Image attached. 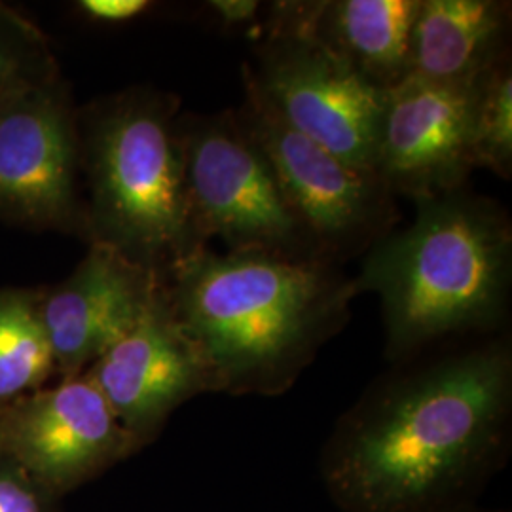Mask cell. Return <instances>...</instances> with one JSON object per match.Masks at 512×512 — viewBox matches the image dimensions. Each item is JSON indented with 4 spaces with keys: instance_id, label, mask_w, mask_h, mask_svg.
Segmentation results:
<instances>
[{
    "instance_id": "obj_4",
    "label": "cell",
    "mask_w": 512,
    "mask_h": 512,
    "mask_svg": "<svg viewBox=\"0 0 512 512\" xmlns=\"http://www.w3.org/2000/svg\"><path fill=\"white\" fill-rule=\"evenodd\" d=\"M179 97L129 88L78 110L86 241L164 277L203 247L186 196Z\"/></svg>"
},
{
    "instance_id": "obj_5",
    "label": "cell",
    "mask_w": 512,
    "mask_h": 512,
    "mask_svg": "<svg viewBox=\"0 0 512 512\" xmlns=\"http://www.w3.org/2000/svg\"><path fill=\"white\" fill-rule=\"evenodd\" d=\"M179 129L188 207L203 245L217 238L230 253L327 262L236 110L181 114Z\"/></svg>"
},
{
    "instance_id": "obj_16",
    "label": "cell",
    "mask_w": 512,
    "mask_h": 512,
    "mask_svg": "<svg viewBox=\"0 0 512 512\" xmlns=\"http://www.w3.org/2000/svg\"><path fill=\"white\" fill-rule=\"evenodd\" d=\"M471 152L475 167H486L501 179H511V57L495 65L476 84L471 110Z\"/></svg>"
},
{
    "instance_id": "obj_3",
    "label": "cell",
    "mask_w": 512,
    "mask_h": 512,
    "mask_svg": "<svg viewBox=\"0 0 512 512\" xmlns=\"http://www.w3.org/2000/svg\"><path fill=\"white\" fill-rule=\"evenodd\" d=\"M414 203L416 219L376 241L353 277L357 293L382 302L393 365L442 342L497 334L511 300L507 209L465 188Z\"/></svg>"
},
{
    "instance_id": "obj_14",
    "label": "cell",
    "mask_w": 512,
    "mask_h": 512,
    "mask_svg": "<svg viewBox=\"0 0 512 512\" xmlns=\"http://www.w3.org/2000/svg\"><path fill=\"white\" fill-rule=\"evenodd\" d=\"M311 35L382 92L408 74V50L420 0L294 2Z\"/></svg>"
},
{
    "instance_id": "obj_1",
    "label": "cell",
    "mask_w": 512,
    "mask_h": 512,
    "mask_svg": "<svg viewBox=\"0 0 512 512\" xmlns=\"http://www.w3.org/2000/svg\"><path fill=\"white\" fill-rule=\"evenodd\" d=\"M509 336L395 365L338 420L321 478L344 512H437L473 501L511 440Z\"/></svg>"
},
{
    "instance_id": "obj_7",
    "label": "cell",
    "mask_w": 512,
    "mask_h": 512,
    "mask_svg": "<svg viewBox=\"0 0 512 512\" xmlns=\"http://www.w3.org/2000/svg\"><path fill=\"white\" fill-rule=\"evenodd\" d=\"M241 78L239 122L266 154L296 217L327 262L340 266L363 256L397 228L401 215L395 196L376 173L342 162L302 135L281 118L243 69Z\"/></svg>"
},
{
    "instance_id": "obj_9",
    "label": "cell",
    "mask_w": 512,
    "mask_h": 512,
    "mask_svg": "<svg viewBox=\"0 0 512 512\" xmlns=\"http://www.w3.org/2000/svg\"><path fill=\"white\" fill-rule=\"evenodd\" d=\"M139 450L143 446L84 374L0 408V456L57 497Z\"/></svg>"
},
{
    "instance_id": "obj_20",
    "label": "cell",
    "mask_w": 512,
    "mask_h": 512,
    "mask_svg": "<svg viewBox=\"0 0 512 512\" xmlns=\"http://www.w3.org/2000/svg\"><path fill=\"white\" fill-rule=\"evenodd\" d=\"M215 23L226 31H256L262 23V2L258 0H211L205 4Z\"/></svg>"
},
{
    "instance_id": "obj_19",
    "label": "cell",
    "mask_w": 512,
    "mask_h": 512,
    "mask_svg": "<svg viewBox=\"0 0 512 512\" xmlns=\"http://www.w3.org/2000/svg\"><path fill=\"white\" fill-rule=\"evenodd\" d=\"M154 6L150 0H78L74 10L90 23L114 27L147 16Z\"/></svg>"
},
{
    "instance_id": "obj_6",
    "label": "cell",
    "mask_w": 512,
    "mask_h": 512,
    "mask_svg": "<svg viewBox=\"0 0 512 512\" xmlns=\"http://www.w3.org/2000/svg\"><path fill=\"white\" fill-rule=\"evenodd\" d=\"M243 63L281 118L342 162L376 173L385 93L311 35L294 2H274Z\"/></svg>"
},
{
    "instance_id": "obj_18",
    "label": "cell",
    "mask_w": 512,
    "mask_h": 512,
    "mask_svg": "<svg viewBox=\"0 0 512 512\" xmlns=\"http://www.w3.org/2000/svg\"><path fill=\"white\" fill-rule=\"evenodd\" d=\"M57 495L0 456V512H55Z\"/></svg>"
},
{
    "instance_id": "obj_15",
    "label": "cell",
    "mask_w": 512,
    "mask_h": 512,
    "mask_svg": "<svg viewBox=\"0 0 512 512\" xmlns=\"http://www.w3.org/2000/svg\"><path fill=\"white\" fill-rule=\"evenodd\" d=\"M54 374L37 291L0 289V408L42 389Z\"/></svg>"
},
{
    "instance_id": "obj_21",
    "label": "cell",
    "mask_w": 512,
    "mask_h": 512,
    "mask_svg": "<svg viewBox=\"0 0 512 512\" xmlns=\"http://www.w3.org/2000/svg\"><path fill=\"white\" fill-rule=\"evenodd\" d=\"M437 512H505V511H486V509H478L475 507L473 501H463L458 505H452V507H446V509H440Z\"/></svg>"
},
{
    "instance_id": "obj_17",
    "label": "cell",
    "mask_w": 512,
    "mask_h": 512,
    "mask_svg": "<svg viewBox=\"0 0 512 512\" xmlns=\"http://www.w3.org/2000/svg\"><path fill=\"white\" fill-rule=\"evenodd\" d=\"M61 73L46 35L31 19L0 2V99Z\"/></svg>"
},
{
    "instance_id": "obj_11",
    "label": "cell",
    "mask_w": 512,
    "mask_h": 512,
    "mask_svg": "<svg viewBox=\"0 0 512 512\" xmlns=\"http://www.w3.org/2000/svg\"><path fill=\"white\" fill-rule=\"evenodd\" d=\"M476 84L463 88L404 78L385 93L376 175L395 198L418 202L465 188L476 169L471 152Z\"/></svg>"
},
{
    "instance_id": "obj_10",
    "label": "cell",
    "mask_w": 512,
    "mask_h": 512,
    "mask_svg": "<svg viewBox=\"0 0 512 512\" xmlns=\"http://www.w3.org/2000/svg\"><path fill=\"white\" fill-rule=\"evenodd\" d=\"M84 376L143 448L171 414L203 393H215L202 353L179 325L164 279L145 315Z\"/></svg>"
},
{
    "instance_id": "obj_2",
    "label": "cell",
    "mask_w": 512,
    "mask_h": 512,
    "mask_svg": "<svg viewBox=\"0 0 512 512\" xmlns=\"http://www.w3.org/2000/svg\"><path fill=\"white\" fill-rule=\"evenodd\" d=\"M165 293L202 353L215 393L277 397L293 389L351 319L353 277L329 262L209 245L177 262Z\"/></svg>"
},
{
    "instance_id": "obj_13",
    "label": "cell",
    "mask_w": 512,
    "mask_h": 512,
    "mask_svg": "<svg viewBox=\"0 0 512 512\" xmlns=\"http://www.w3.org/2000/svg\"><path fill=\"white\" fill-rule=\"evenodd\" d=\"M511 14V2L503 0H420L406 78L475 86L511 57Z\"/></svg>"
},
{
    "instance_id": "obj_8",
    "label": "cell",
    "mask_w": 512,
    "mask_h": 512,
    "mask_svg": "<svg viewBox=\"0 0 512 512\" xmlns=\"http://www.w3.org/2000/svg\"><path fill=\"white\" fill-rule=\"evenodd\" d=\"M0 220L86 241L78 109L61 73L0 99Z\"/></svg>"
},
{
    "instance_id": "obj_12",
    "label": "cell",
    "mask_w": 512,
    "mask_h": 512,
    "mask_svg": "<svg viewBox=\"0 0 512 512\" xmlns=\"http://www.w3.org/2000/svg\"><path fill=\"white\" fill-rule=\"evenodd\" d=\"M162 277L112 247L90 243L73 274L40 289L38 310L61 380L82 376L145 315Z\"/></svg>"
}]
</instances>
